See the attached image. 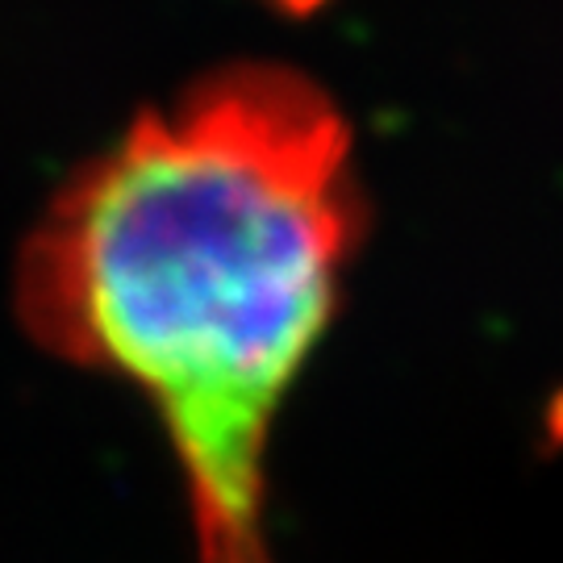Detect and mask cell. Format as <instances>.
Segmentation results:
<instances>
[{"label":"cell","instance_id":"cell-1","mask_svg":"<svg viewBox=\"0 0 563 563\" xmlns=\"http://www.w3.org/2000/svg\"><path fill=\"white\" fill-rule=\"evenodd\" d=\"M360 230L351 130L325 88L234 63L139 113L21 251L34 342L155 409L201 563H272L267 446Z\"/></svg>","mask_w":563,"mask_h":563}]
</instances>
